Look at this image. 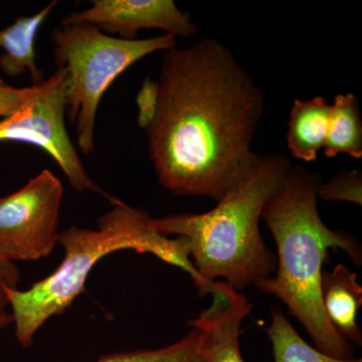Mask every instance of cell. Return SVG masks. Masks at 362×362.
<instances>
[{"label":"cell","instance_id":"1","mask_svg":"<svg viewBox=\"0 0 362 362\" xmlns=\"http://www.w3.org/2000/svg\"><path fill=\"white\" fill-rule=\"evenodd\" d=\"M163 52L156 111L144 129L150 160L165 189L218 202L257 156L265 95L218 40Z\"/></svg>","mask_w":362,"mask_h":362},{"label":"cell","instance_id":"2","mask_svg":"<svg viewBox=\"0 0 362 362\" xmlns=\"http://www.w3.org/2000/svg\"><path fill=\"white\" fill-rule=\"evenodd\" d=\"M321 182L320 173L293 165L284 185L264 206L262 218L277 246V267L272 277L255 287L288 307L316 349L350 359L351 344L338 334L324 312L321 277L328 250H342L356 265H361L362 250L356 238L324 223L317 207Z\"/></svg>","mask_w":362,"mask_h":362},{"label":"cell","instance_id":"3","mask_svg":"<svg viewBox=\"0 0 362 362\" xmlns=\"http://www.w3.org/2000/svg\"><path fill=\"white\" fill-rule=\"evenodd\" d=\"M292 168L282 154L257 153L211 211L152 218L151 225L164 237L185 238L190 261L209 294L218 279L235 291L256 286L277 267L276 255L259 233L262 213Z\"/></svg>","mask_w":362,"mask_h":362},{"label":"cell","instance_id":"4","mask_svg":"<svg viewBox=\"0 0 362 362\" xmlns=\"http://www.w3.org/2000/svg\"><path fill=\"white\" fill-rule=\"evenodd\" d=\"M108 199L113 207L98 220L97 228L73 226L59 232V244L65 256L51 275L26 290L4 284L16 340L25 349L32 346L37 331L49 319L65 313L84 292L88 276L98 262L121 250L153 255L177 267L190 276L201 296L209 294L190 261L185 238L164 237L141 209L117 197Z\"/></svg>","mask_w":362,"mask_h":362},{"label":"cell","instance_id":"5","mask_svg":"<svg viewBox=\"0 0 362 362\" xmlns=\"http://www.w3.org/2000/svg\"><path fill=\"white\" fill-rule=\"evenodd\" d=\"M176 40L169 33L124 40L84 23L62 25L52 32L54 61L66 73V113L76 125L78 145L85 154L94 151L98 108L109 86L139 59L175 47Z\"/></svg>","mask_w":362,"mask_h":362},{"label":"cell","instance_id":"6","mask_svg":"<svg viewBox=\"0 0 362 362\" xmlns=\"http://www.w3.org/2000/svg\"><path fill=\"white\" fill-rule=\"evenodd\" d=\"M64 187L45 169L25 187L0 199V254L8 261H37L59 244Z\"/></svg>","mask_w":362,"mask_h":362},{"label":"cell","instance_id":"7","mask_svg":"<svg viewBox=\"0 0 362 362\" xmlns=\"http://www.w3.org/2000/svg\"><path fill=\"white\" fill-rule=\"evenodd\" d=\"M65 76L63 69H57L47 89L13 116L0 120V142L30 143L44 149L59 164L74 190L108 197L88 175L66 132Z\"/></svg>","mask_w":362,"mask_h":362},{"label":"cell","instance_id":"8","mask_svg":"<svg viewBox=\"0 0 362 362\" xmlns=\"http://www.w3.org/2000/svg\"><path fill=\"white\" fill-rule=\"evenodd\" d=\"M82 23L124 40H135L143 30H161L176 37L199 33L173 0H94L90 8L71 13L62 25Z\"/></svg>","mask_w":362,"mask_h":362},{"label":"cell","instance_id":"9","mask_svg":"<svg viewBox=\"0 0 362 362\" xmlns=\"http://www.w3.org/2000/svg\"><path fill=\"white\" fill-rule=\"evenodd\" d=\"M209 295L211 306L188 322L204 331L207 362H246L240 349V325L251 313L252 304L223 281H216Z\"/></svg>","mask_w":362,"mask_h":362},{"label":"cell","instance_id":"10","mask_svg":"<svg viewBox=\"0 0 362 362\" xmlns=\"http://www.w3.org/2000/svg\"><path fill=\"white\" fill-rule=\"evenodd\" d=\"M321 300L325 315L338 334L349 343L361 346L362 334L357 311L362 305V287L356 273L338 264L321 277Z\"/></svg>","mask_w":362,"mask_h":362},{"label":"cell","instance_id":"11","mask_svg":"<svg viewBox=\"0 0 362 362\" xmlns=\"http://www.w3.org/2000/svg\"><path fill=\"white\" fill-rule=\"evenodd\" d=\"M58 1H52L40 13L16 18L13 25L0 30V70L11 78H18L30 71L33 84L42 82L44 75L37 65L35 39L40 26Z\"/></svg>","mask_w":362,"mask_h":362},{"label":"cell","instance_id":"12","mask_svg":"<svg viewBox=\"0 0 362 362\" xmlns=\"http://www.w3.org/2000/svg\"><path fill=\"white\" fill-rule=\"evenodd\" d=\"M331 115V104L325 98L296 99L290 113L287 145L294 158L315 161L323 150Z\"/></svg>","mask_w":362,"mask_h":362},{"label":"cell","instance_id":"13","mask_svg":"<svg viewBox=\"0 0 362 362\" xmlns=\"http://www.w3.org/2000/svg\"><path fill=\"white\" fill-rule=\"evenodd\" d=\"M323 152L328 158L347 154L362 157V120L359 100L351 93L339 94L331 104L329 126Z\"/></svg>","mask_w":362,"mask_h":362},{"label":"cell","instance_id":"14","mask_svg":"<svg viewBox=\"0 0 362 362\" xmlns=\"http://www.w3.org/2000/svg\"><path fill=\"white\" fill-rule=\"evenodd\" d=\"M273 349L272 362H362V359H340L319 351L305 341L279 309L271 312V324L267 328Z\"/></svg>","mask_w":362,"mask_h":362},{"label":"cell","instance_id":"15","mask_svg":"<svg viewBox=\"0 0 362 362\" xmlns=\"http://www.w3.org/2000/svg\"><path fill=\"white\" fill-rule=\"evenodd\" d=\"M190 327L185 337L168 346L105 354L95 362H207L204 331L197 326Z\"/></svg>","mask_w":362,"mask_h":362},{"label":"cell","instance_id":"16","mask_svg":"<svg viewBox=\"0 0 362 362\" xmlns=\"http://www.w3.org/2000/svg\"><path fill=\"white\" fill-rule=\"evenodd\" d=\"M318 199L326 202H352L361 206L362 175L361 170L341 171L327 182H321Z\"/></svg>","mask_w":362,"mask_h":362},{"label":"cell","instance_id":"17","mask_svg":"<svg viewBox=\"0 0 362 362\" xmlns=\"http://www.w3.org/2000/svg\"><path fill=\"white\" fill-rule=\"evenodd\" d=\"M49 82L51 78H49L30 87L16 88L0 78V120L13 116L30 103L42 90L47 89Z\"/></svg>","mask_w":362,"mask_h":362},{"label":"cell","instance_id":"18","mask_svg":"<svg viewBox=\"0 0 362 362\" xmlns=\"http://www.w3.org/2000/svg\"><path fill=\"white\" fill-rule=\"evenodd\" d=\"M157 99H158L157 82L150 80L149 78H145L137 96L138 110H139L138 124L143 129H145L153 119L156 111Z\"/></svg>","mask_w":362,"mask_h":362},{"label":"cell","instance_id":"19","mask_svg":"<svg viewBox=\"0 0 362 362\" xmlns=\"http://www.w3.org/2000/svg\"><path fill=\"white\" fill-rule=\"evenodd\" d=\"M21 281V272L16 264L8 261L0 254V282L8 287L18 288Z\"/></svg>","mask_w":362,"mask_h":362},{"label":"cell","instance_id":"20","mask_svg":"<svg viewBox=\"0 0 362 362\" xmlns=\"http://www.w3.org/2000/svg\"><path fill=\"white\" fill-rule=\"evenodd\" d=\"M13 322V315L4 292V283L0 282V331L6 329Z\"/></svg>","mask_w":362,"mask_h":362}]
</instances>
